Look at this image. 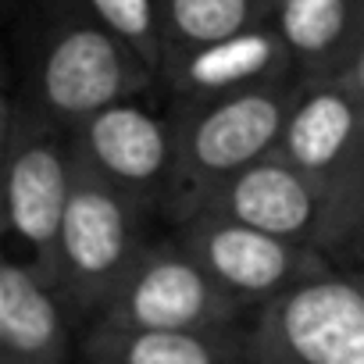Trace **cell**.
Listing matches in <instances>:
<instances>
[{
  "mask_svg": "<svg viewBox=\"0 0 364 364\" xmlns=\"http://www.w3.org/2000/svg\"><path fill=\"white\" fill-rule=\"evenodd\" d=\"M353 132V107L343 93H314L307 97L286 129V146L289 157L300 168H328L350 143Z\"/></svg>",
  "mask_w": 364,
  "mask_h": 364,
  "instance_id": "cell-11",
  "label": "cell"
},
{
  "mask_svg": "<svg viewBox=\"0 0 364 364\" xmlns=\"http://www.w3.org/2000/svg\"><path fill=\"white\" fill-rule=\"evenodd\" d=\"M72 200L68 171L58 150L26 146L8 168V218L22 240L50 247L61 240V222Z\"/></svg>",
  "mask_w": 364,
  "mask_h": 364,
  "instance_id": "cell-4",
  "label": "cell"
},
{
  "mask_svg": "<svg viewBox=\"0 0 364 364\" xmlns=\"http://www.w3.org/2000/svg\"><path fill=\"white\" fill-rule=\"evenodd\" d=\"M107 29L132 43H150L154 36V8L150 0H90Z\"/></svg>",
  "mask_w": 364,
  "mask_h": 364,
  "instance_id": "cell-16",
  "label": "cell"
},
{
  "mask_svg": "<svg viewBox=\"0 0 364 364\" xmlns=\"http://www.w3.org/2000/svg\"><path fill=\"white\" fill-rule=\"evenodd\" d=\"M211 311V282L190 261H157L143 268L129 289V318L136 328H190Z\"/></svg>",
  "mask_w": 364,
  "mask_h": 364,
  "instance_id": "cell-7",
  "label": "cell"
},
{
  "mask_svg": "<svg viewBox=\"0 0 364 364\" xmlns=\"http://www.w3.org/2000/svg\"><path fill=\"white\" fill-rule=\"evenodd\" d=\"M122 82V54L100 29L65 33L43 61V93L61 114H100L114 104Z\"/></svg>",
  "mask_w": 364,
  "mask_h": 364,
  "instance_id": "cell-2",
  "label": "cell"
},
{
  "mask_svg": "<svg viewBox=\"0 0 364 364\" xmlns=\"http://www.w3.org/2000/svg\"><path fill=\"white\" fill-rule=\"evenodd\" d=\"M125 364H215V353L186 328H139L125 346Z\"/></svg>",
  "mask_w": 364,
  "mask_h": 364,
  "instance_id": "cell-15",
  "label": "cell"
},
{
  "mask_svg": "<svg viewBox=\"0 0 364 364\" xmlns=\"http://www.w3.org/2000/svg\"><path fill=\"white\" fill-rule=\"evenodd\" d=\"M129 225L122 204L97 186H72L61 222V250L82 279H100L125 257Z\"/></svg>",
  "mask_w": 364,
  "mask_h": 364,
  "instance_id": "cell-6",
  "label": "cell"
},
{
  "mask_svg": "<svg viewBox=\"0 0 364 364\" xmlns=\"http://www.w3.org/2000/svg\"><path fill=\"white\" fill-rule=\"evenodd\" d=\"M61 314L47 289L18 264L0 268V343L11 353L36 357L54 346Z\"/></svg>",
  "mask_w": 364,
  "mask_h": 364,
  "instance_id": "cell-10",
  "label": "cell"
},
{
  "mask_svg": "<svg viewBox=\"0 0 364 364\" xmlns=\"http://www.w3.org/2000/svg\"><path fill=\"white\" fill-rule=\"evenodd\" d=\"M275 61V43L264 33H240L218 43H208L193 54L186 75L193 86H236L257 79Z\"/></svg>",
  "mask_w": 364,
  "mask_h": 364,
  "instance_id": "cell-12",
  "label": "cell"
},
{
  "mask_svg": "<svg viewBox=\"0 0 364 364\" xmlns=\"http://www.w3.org/2000/svg\"><path fill=\"white\" fill-rule=\"evenodd\" d=\"M204 261L225 286L243 293H264L286 279L293 250L286 247L282 236L232 222L204 236Z\"/></svg>",
  "mask_w": 364,
  "mask_h": 364,
  "instance_id": "cell-9",
  "label": "cell"
},
{
  "mask_svg": "<svg viewBox=\"0 0 364 364\" xmlns=\"http://www.w3.org/2000/svg\"><path fill=\"white\" fill-rule=\"evenodd\" d=\"M93 157L118 178H154L168 161V139L154 114L132 104H111L90 122Z\"/></svg>",
  "mask_w": 364,
  "mask_h": 364,
  "instance_id": "cell-8",
  "label": "cell"
},
{
  "mask_svg": "<svg viewBox=\"0 0 364 364\" xmlns=\"http://www.w3.org/2000/svg\"><path fill=\"white\" fill-rule=\"evenodd\" d=\"M282 129V107L272 97L243 93L218 104L190 139V154L208 171H240L250 168L257 154L272 146Z\"/></svg>",
  "mask_w": 364,
  "mask_h": 364,
  "instance_id": "cell-3",
  "label": "cell"
},
{
  "mask_svg": "<svg viewBox=\"0 0 364 364\" xmlns=\"http://www.w3.org/2000/svg\"><path fill=\"white\" fill-rule=\"evenodd\" d=\"M346 29V0H286L282 36L304 54L332 47Z\"/></svg>",
  "mask_w": 364,
  "mask_h": 364,
  "instance_id": "cell-14",
  "label": "cell"
},
{
  "mask_svg": "<svg viewBox=\"0 0 364 364\" xmlns=\"http://www.w3.org/2000/svg\"><path fill=\"white\" fill-rule=\"evenodd\" d=\"M357 86L364 90V54H360V61H357Z\"/></svg>",
  "mask_w": 364,
  "mask_h": 364,
  "instance_id": "cell-17",
  "label": "cell"
},
{
  "mask_svg": "<svg viewBox=\"0 0 364 364\" xmlns=\"http://www.w3.org/2000/svg\"><path fill=\"white\" fill-rule=\"evenodd\" d=\"M229 211L236 222H243L250 229L289 240L311 225L314 197L296 171H289L282 164H250L232 182Z\"/></svg>",
  "mask_w": 364,
  "mask_h": 364,
  "instance_id": "cell-5",
  "label": "cell"
},
{
  "mask_svg": "<svg viewBox=\"0 0 364 364\" xmlns=\"http://www.w3.org/2000/svg\"><path fill=\"white\" fill-rule=\"evenodd\" d=\"M250 18V0H171V22L178 36L200 47L240 36Z\"/></svg>",
  "mask_w": 364,
  "mask_h": 364,
  "instance_id": "cell-13",
  "label": "cell"
},
{
  "mask_svg": "<svg viewBox=\"0 0 364 364\" xmlns=\"http://www.w3.org/2000/svg\"><path fill=\"white\" fill-rule=\"evenodd\" d=\"M279 339L300 364H364V293L343 279L300 286L279 307Z\"/></svg>",
  "mask_w": 364,
  "mask_h": 364,
  "instance_id": "cell-1",
  "label": "cell"
}]
</instances>
